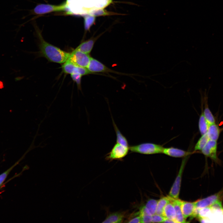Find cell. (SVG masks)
Segmentation results:
<instances>
[{
	"instance_id": "6da1fadb",
	"label": "cell",
	"mask_w": 223,
	"mask_h": 223,
	"mask_svg": "<svg viewBox=\"0 0 223 223\" xmlns=\"http://www.w3.org/2000/svg\"><path fill=\"white\" fill-rule=\"evenodd\" d=\"M37 33L40 42V52L42 56L50 62L59 63H63L67 60L70 53L46 42L38 29L37 30Z\"/></svg>"
},
{
	"instance_id": "7a4b0ae2",
	"label": "cell",
	"mask_w": 223,
	"mask_h": 223,
	"mask_svg": "<svg viewBox=\"0 0 223 223\" xmlns=\"http://www.w3.org/2000/svg\"><path fill=\"white\" fill-rule=\"evenodd\" d=\"M164 147L162 146L152 143H144L129 146L131 152L145 155L163 153Z\"/></svg>"
},
{
	"instance_id": "3957f363",
	"label": "cell",
	"mask_w": 223,
	"mask_h": 223,
	"mask_svg": "<svg viewBox=\"0 0 223 223\" xmlns=\"http://www.w3.org/2000/svg\"><path fill=\"white\" fill-rule=\"evenodd\" d=\"M91 58L89 54L75 49L70 53L67 61L78 66L87 68Z\"/></svg>"
},
{
	"instance_id": "277c9868",
	"label": "cell",
	"mask_w": 223,
	"mask_h": 223,
	"mask_svg": "<svg viewBox=\"0 0 223 223\" xmlns=\"http://www.w3.org/2000/svg\"><path fill=\"white\" fill-rule=\"evenodd\" d=\"M129 150V147L116 142L111 151L107 154L105 159L109 161L114 160H121L127 155Z\"/></svg>"
},
{
	"instance_id": "5b68a950",
	"label": "cell",
	"mask_w": 223,
	"mask_h": 223,
	"mask_svg": "<svg viewBox=\"0 0 223 223\" xmlns=\"http://www.w3.org/2000/svg\"><path fill=\"white\" fill-rule=\"evenodd\" d=\"M66 2L59 5L41 4L37 5L33 10L34 13L37 15H42L54 11H61L66 10Z\"/></svg>"
},
{
	"instance_id": "8992f818",
	"label": "cell",
	"mask_w": 223,
	"mask_h": 223,
	"mask_svg": "<svg viewBox=\"0 0 223 223\" xmlns=\"http://www.w3.org/2000/svg\"><path fill=\"white\" fill-rule=\"evenodd\" d=\"M223 199V189L218 192L195 201L196 208L200 209L209 206L218 202L221 201Z\"/></svg>"
},
{
	"instance_id": "52a82bcc",
	"label": "cell",
	"mask_w": 223,
	"mask_h": 223,
	"mask_svg": "<svg viewBox=\"0 0 223 223\" xmlns=\"http://www.w3.org/2000/svg\"><path fill=\"white\" fill-rule=\"evenodd\" d=\"M186 160V157L182 160L178 175L169 191V196L172 198L175 199L178 198L182 174Z\"/></svg>"
},
{
	"instance_id": "ba28073f",
	"label": "cell",
	"mask_w": 223,
	"mask_h": 223,
	"mask_svg": "<svg viewBox=\"0 0 223 223\" xmlns=\"http://www.w3.org/2000/svg\"><path fill=\"white\" fill-rule=\"evenodd\" d=\"M63 72L67 74H77L82 76L91 73L87 68L81 67L67 61L62 66Z\"/></svg>"
},
{
	"instance_id": "9c48e42d",
	"label": "cell",
	"mask_w": 223,
	"mask_h": 223,
	"mask_svg": "<svg viewBox=\"0 0 223 223\" xmlns=\"http://www.w3.org/2000/svg\"><path fill=\"white\" fill-rule=\"evenodd\" d=\"M217 148V141L209 140L205 146L201 151L202 154L206 157L216 161Z\"/></svg>"
},
{
	"instance_id": "30bf717a",
	"label": "cell",
	"mask_w": 223,
	"mask_h": 223,
	"mask_svg": "<svg viewBox=\"0 0 223 223\" xmlns=\"http://www.w3.org/2000/svg\"><path fill=\"white\" fill-rule=\"evenodd\" d=\"M91 72H109L112 71L109 69L104 64L97 59L91 58L87 68Z\"/></svg>"
},
{
	"instance_id": "8fae6325",
	"label": "cell",
	"mask_w": 223,
	"mask_h": 223,
	"mask_svg": "<svg viewBox=\"0 0 223 223\" xmlns=\"http://www.w3.org/2000/svg\"><path fill=\"white\" fill-rule=\"evenodd\" d=\"M181 209L183 215L186 219L189 216H192L196 209L195 201L189 202L181 201Z\"/></svg>"
},
{
	"instance_id": "7c38bea8",
	"label": "cell",
	"mask_w": 223,
	"mask_h": 223,
	"mask_svg": "<svg viewBox=\"0 0 223 223\" xmlns=\"http://www.w3.org/2000/svg\"><path fill=\"white\" fill-rule=\"evenodd\" d=\"M163 153L174 157H183L188 156L193 153L173 147L164 148Z\"/></svg>"
},
{
	"instance_id": "4fadbf2b",
	"label": "cell",
	"mask_w": 223,
	"mask_h": 223,
	"mask_svg": "<svg viewBox=\"0 0 223 223\" xmlns=\"http://www.w3.org/2000/svg\"><path fill=\"white\" fill-rule=\"evenodd\" d=\"M170 201L172 202L174 205L176 216L175 219V223H186V219L184 218L181 209V200L178 199H175L170 197Z\"/></svg>"
},
{
	"instance_id": "5bb4252c",
	"label": "cell",
	"mask_w": 223,
	"mask_h": 223,
	"mask_svg": "<svg viewBox=\"0 0 223 223\" xmlns=\"http://www.w3.org/2000/svg\"><path fill=\"white\" fill-rule=\"evenodd\" d=\"M221 129L216 123L209 125L207 134L209 140L217 141Z\"/></svg>"
},
{
	"instance_id": "9a60e30c",
	"label": "cell",
	"mask_w": 223,
	"mask_h": 223,
	"mask_svg": "<svg viewBox=\"0 0 223 223\" xmlns=\"http://www.w3.org/2000/svg\"><path fill=\"white\" fill-rule=\"evenodd\" d=\"M125 217L124 212H116L109 214L103 222V223H121Z\"/></svg>"
},
{
	"instance_id": "2e32d148",
	"label": "cell",
	"mask_w": 223,
	"mask_h": 223,
	"mask_svg": "<svg viewBox=\"0 0 223 223\" xmlns=\"http://www.w3.org/2000/svg\"><path fill=\"white\" fill-rule=\"evenodd\" d=\"M95 40L94 39L91 38L82 42L75 50L89 54L93 48Z\"/></svg>"
},
{
	"instance_id": "e0dca14e",
	"label": "cell",
	"mask_w": 223,
	"mask_h": 223,
	"mask_svg": "<svg viewBox=\"0 0 223 223\" xmlns=\"http://www.w3.org/2000/svg\"><path fill=\"white\" fill-rule=\"evenodd\" d=\"M162 215L165 218L172 220L175 222V211L173 204L171 201L164 208Z\"/></svg>"
},
{
	"instance_id": "ac0fdd59",
	"label": "cell",
	"mask_w": 223,
	"mask_h": 223,
	"mask_svg": "<svg viewBox=\"0 0 223 223\" xmlns=\"http://www.w3.org/2000/svg\"><path fill=\"white\" fill-rule=\"evenodd\" d=\"M198 126L199 130L201 135L207 133L209 125L204 117L203 111H202L199 118Z\"/></svg>"
},
{
	"instance_id": "d6986e66",
	"label": "cell",
	"mask_w": 223,
	"mask_h": 223,
	"mask_svg": "<svg viewBox=\"0 0 223 223\" xmlns=\"http://www.w3.org/2000/svg\"><path fill=\"white\" fill-rule=\"evenodd\" d=\"M113 125L116 134V142L124 146L129 147L128 141L126 138L121 133L112 119Z\"/></svg>"
},
{
	"instance_id": "ffe728a7",
	"label": "cell",
	"mask_w": 223,
	"mask_h": 223,
	"mask_svg": "<svg viewBox=\"0 0 223 223\" xmlns=\"http://www.w3.org/2000/svg\"><path fill=\"white\" fill-rule=\"evenodd\" d=\"M170 201V198L169 196L163 197L158 200L156 214L162 215L164 208Z\"/></svg>"
},
{
	"instance_id": "44dd1931",
	"label": "cell",
	"mask_w": 223,
	"mask_h": 223,
	"mask_svg": "<svg viewBox=\"0 0 223 223\" xmlns=\"http://www.w3.org/2000/svg\"><path fill=\"white\" fill-rule=\"evenodd\" d=\"M203 112L204 117L209 125L216 123L215 118L210 110L206 102L205 103L204 108Z\"/></svg>"
},
{
	"instance_id": "7402d4cb",
	"label": "cell",
	"mask_w": 223,
	"mask_h": 223,
	"mask_svg": "<svg viewBox=\"0 0 223 223\" xmlns=\"http://www.w3.org/2000/svg\"><path fill=\"white\" fill-rule=\"evenodd\" d=\"M209 140L207 133L202 135L195 146L194 151H201Z\"/></svg>"
},
{
	"instance_id": "603a6c76",
	"label": "cell",
	"mask_w": 223,
	"mask_h": 223,
	"mask_svg": "<svg viewBox=\"0 0 223 223\" xmlns=\"http://www.w3.org/2000/svg\"><path fill=\"white\" fill-rule=\"evenodd\" d=\"M158 201L154 199H150L145 205L152 215L156 213Z\"/></svg>"
},
{
	"instance_id": "cb8c5ba5",
	"label": "cell",
	"mask_w": 223,
	"mask_h": 223,
	"mask_svg": "<svg viewBox=\"0 0 223 223\" xmlns=\"http://www.w3.org/2000/svg\"><path fill=\"white\" fill-rule=\"evenodd\" d=\"M95 20V16L90 14L86 15L84 17L85 29L89 30L91 27L94 24Z\"/></svg>"
},
{
	"instance_id": "d4e9b609",
	"label": "cell",
	"mask_w": 223,
	"mask_h": 223,
	"mask_svg": "<svg viewBox=\"0 0 223 223\" xmlns=\"http://www.w3.org/2000/svg\"><path fill=\"white\" fill-rule=\"evenodd\" d=\"M89 14L95 16L109 15H111L112 13L103 9V8H101L91 11L89 13Z\"/></svg>"
},
{
	"instance_id": "484cf974",
	"label": "cell",
	"mask_w": 223,
	"mask_h": 223,
	"mask_svg": "<svg viewBox=\"0 0 223 223\" xmlns=\"http://www.w3.org/2000/svg\"><path fill=\"white\" fill-rule=\"evenodd\" d=\"M17 163H15L13 165L11 166L10 168L0 175V186L2 185L11 171L17 164Z\"/></svg>"
},
{
	"instance_id": "4316f807",
	"label": "cell",
	"mask_w": 223,
	"mask_h": 223,
	"mask_svg": "<svg viewBox=\"0 0 223 223\" xmlns=\"http://www.w3.org/2000/svg\"><path fill=\"white\" fill-rule=\"evenodd\" d=\"M165 218L162 215L155 213L152 215V222H163Z\"/></svg>"
},
{
	"instance_id": "83f0119b",
	"label": "cell",
	"mask_w": 223,
	"mask_h": 223,
	"mask_svg": "<svg viewBox=\"0 0 223 223\" xmlns=\"http://www.w3.org/2000/svg\"><path fill=\"white\" fill-rule=\"evenodd\" d=\"M82 76L80 74H71V76L72 80L76 83L79 88L81 87V79Z\"/></svg>"
},
{
	"instance_id": "f1b7e54d",
	"label": "cell",
	"mask_w": 223,
	"mask_h": 223,
	"mask_svg": "<svg viewBox=\"0 0 223 223\" xmlns=\"http://www.w3.org/2000/svg\"><path fill=\"white\" fill-rule=\"evenodd\" d=\"M140 215L141 217L142 223L152 222V215Z\"/></svg>"
},
{
	"instance_id": "f546056e",
	"label": "cell",
	"mask_w": 223,
	"mask_h": 223,
	"mask_svg": "<svg viewBox=\"0 0 223 223\" xmlns=\"http://www.w3.org/2000/svg\"><path fill=\"white\" fill-rule=\"evenodd\" d=\"M128 223H142L141 219L139 214L138 216L130 218L128 221Z\"/></svg>"
},
{
	"instance_id": "4dcf8cb0",
	"label": "cell",
	"mask_w": 223,
	"mask_h": 223,
	"mask_svg": "<svg viewBox=\"0 0 223 223\" xmlns=\"http://www.w3.org/2000/svg\"><path fill=\"white\" fill-rule=\"evenodd\" d=\"M163 223H175L174 221L165 218Z\"/></svg>"
}]
</instances>
